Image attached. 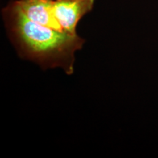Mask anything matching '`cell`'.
<instances>
[{
    "instance_id": "obj_3",
    "label": "cell",
    "mask_w": 158,
    "mask_h": 158,
    "mask_svg": "<svg viewBox=\"0 0 158 158\" xmlns=\"http://www.w3.org/2000/svg\"><path fill=\"white\" fill-rule=\"evenodd\" d=\"M15 2L26 16L35 23L64 31L54 15V0H19Z\"/></svg>"
},
{
    "instance_id": "obj_1",
    "label": "cell",
    "mask_w": 158,
    "mask_h": 158,
    "mask_svg": "<svg viewBox=\"0 0 158 158\" xmlns=\"http://www.w3.org/2000/svg\"><path fill=\"white\" fill-rule=\"evenodd\" d=\"M5 15L12 43L21 58L37 63L43 70L60 68L74 73L75 53L85 40L76 34L57 31L28 19L14 2Z\"/></svg>"
},
{
    "instance_id": "obj_2",
    "label": "cell",
    "mask_w": 158,
    "mask_h": 158,
    "mask_svg": "<svg viewBox=\"0 0 158 158\" xmlns=\"http://www.w3.org/2000/svg\"><path fill=\"white\" fill-rule=\"evenodd\" d=\"M94 0H54V15L65 32L76 34L81 19L92 10Z\"/></svg>"
}]
</instances>
